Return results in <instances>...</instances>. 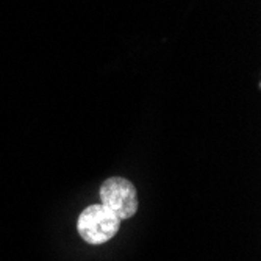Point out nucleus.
Wrapping results in <instances>:
<instances>
[{"label":"nucleus","instance_id":"nucleus-2","mask_svg":"<svg viewBox=\"0 0 261 261\" xmlns=\"http://www.w3.org/2000/svg\"><path fill=\"white\" fill-rule=\"evenodd\" d=\"M102 205L121 221L130 219L138 211V193L133 183L122 177L107 178L100 186Z\"/></svg>","mask_w":261,"mask_h":261},{"label":"nucleus","instance_id":"nucleus-1","mask_svg":"<svg viewBox=\"0 0 261 261\" xmlns=\"http://www.w3.org/2000/svg\"><path fill=\"white\" fill-rule=\"evenodd\" d=\"M121 219L103 205L86 206L77 221L79 233L88 244L100 246L113 240L119 230Z\"/></svg>","mask_w":261,"mask_h":261}]
</instances>
